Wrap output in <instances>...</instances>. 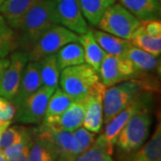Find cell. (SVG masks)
<instances>
[{"instance_id":"3","label":"cell","mask_w":161,"mask_h":161,"mask_svg":"<svg viewBox=\"0 0 161 161\" xmlns=\"http://www.w3.org/2000/svg\"><path fill=\"white\" fill-rule=\"evenodd\" d=\"M143 84L136 80H128L106 88L103 97V123H108L125 109L143 91Z\"/></svg>"},{"instance_id":"8","label":"cell","mask_w":161,"mask_h":161,"mask_svg":"<svg viewBox=\"0 0 161 161\" xmlns=\"http://www.w3.org/2000/svg\"><path fill=\"white\" fill-rule=\"evenodd\" d=\"M146 103L147 100L143 97V94H141L132 103L129 104L125 109L122 110L108 123L106 124L104 132L100 134L99 137L95 139L93 143L105 148L110 155H112L114 152L115 141L121 130L125 125V124L132 117V115L146 107Z\"/></svg>"},{"instance_id":"15","label":"cell","mask_w":161,"mask_h":161,"mask_svg":"<svg viewBox=\"0 0 161 161\" xmlns=\"http://www.w3.org/2000/svg\"><path fill=\"white\" fill-rule=\"evenodd\" d=\"M40 0H5L0 4V14L13 30L16 29L18 23L30 9Z\"/></svg>"},{"instance_id":"1","label":"cell","mask_w":161,"mask_h":161,"mask_svg":"<svg viewBox=\"0 0 161 161\" xmlns=\"http://www.w3.org/2000/svg\"><path fill=\"white\" fill-rule=\"evenodd\" d=\"M56 24H58L57 2L40 0L24 14L15 29L21 50L28 53L40 37Z\"/></svg>"},{"instance_id":"14","label":"cell","mask_w":161,"mask_h":161,"mask_svg":"<svg viewBox=\"0 0 161 161\" xmlns=\"http://www.w3.org/2000/svg\"><path fill=\"white\" fill-rule=\"evenodd\" d=\"M42 86L40 76V64L37 61H29L23 69L21 81L15 97L12 102L17 107L23 99L36 92Z\"/></svg>"},{"instance_id":"30","label":"cell","mask_w":161,"mask_h":161,"mask_svg":"<svg viewBox=\"0 0 161 161\" xmlns=\"http://www.w3.org/2000/svg\"><path fill=\"white\" fill-rule=\"evenodd\" d=\"M75 161H113V159L105 148L93 143L88 150L80 153Z\"/></svg>"},{"instance_id":"28","label":"cell","mask_w":161,"mask_h":161,"mask_svg":"<svg viewBox=\"0 0 161 161\" xmlns=\"http://www.w3.org/2000/svg\"><path fill=\"white\" fill-rule=\"evenodd\" d=\"M29 136H31L29 130L25 127L19 125L8 126L0 134V150H5L12 144L16 143Z\"/></svg>"},{"instance_id":"38","label":"cell","mask_w":161,"mask_h":161,"mask_svg":"<svg viewBox=\"0 0 161 161\" xmlns=\"http://www.w3.org/2000/svg\"><path fill=\"white\" fill-rule=\"evenodd\" d=\"M52 1H55V2H58V1H60V0H52Z\"/></svg>"},{"instance_id":"6","label":"cell","mask_w":161,"mask_h":161,"mask_svg":"<svg viewBox=\"0 0 161 161\" xmlns=\"http://www.w3.org/2000/svg\"><path fill=\"white\" fill-rule=\"evenodd\" d=\"M77 40L78 34L60 24H56L47 30L27 53L29 61L40 62L49 55L57 54L64 45Z\"/></svg>"},{"instance_id":"29","label":"cell","mask_w":161,"mask_h":161,"mask_svg":"<svg viewBox=\"0 0 161 161\" xmlns=\"http://www.w3.org/2000/svg\"><path fill=\"white\" fill-rule=\"evenodd\" d=\"M14 45V30L0 14V58H6Z\"/></svg>"},{"instance_id":"37","label":"cell","mask_w":161,"mask_h":161,"mask_svg":"<svg viewBox=\"0 0 161 161\" xmlns=\"http://www.w3.org/2000/svg\"><path fill=\"white\" fill-rule=\"evenodd\" d=\"M4 1H5V0H0V4H2V3H3Z\"/></svg>"},{"instance_id":"17","label":"cell","mask_w":161,"mask_h":161,"mask_svg":"<svg viewBox=\"0 0 161 161\" xmlns=\"http://www.w3.org/2000/svg\"><path fill=\"white\" fill-rule=\"evenodd\" d=\"M76 100H79V98L71 96L64 92L61 88L57 87L48 100L46 113L41 123L47 124L56 120Z\"/></svg>"},{"instance_id":"40","label":"cell","mask_w":161,"mask_h":161,"mask_svg":"<svg viewBox=\"0 0 161 161\" xmlns=\"http://www.w3.org/2000/svg\"><path fill=\"white\" fill-rule=\"evenodd\" d=\"M158 1H159V2H160V1H161V0H158Z\"/></svg>"},{"instance_id":"33","label":"cell","mask_w":161,"mask_h":161,"mask_svg":"<svg viewBox=\"0 0 161 161\" xmlns=\"http://www.w3.org/2000/svg\"><path fill=\"white\" fill-rule=\"evenodd\" d=\"M140 25L147 34L154 38H161V22L159 19L141 21Z\"/></svg>"},{"instance_id":"22","label":"cell","mask_w":161,"mask_h":161,"mask_svg":"<svg viewBox=\"0 0 161 161\" xmlns=\"http://www.w3.org/2000/svg\"><path fill=\"white\" fill-rule=\"evenodd\" d=\"M115 0H79L81 13L89 23L97 26L104 13Z\"/></svg>"},{"instance_id":"4","label":"cell","mask_w":161,"mask_h":161,"mask_svg":"<svg viewBox=\"0 0 161 161\" xmlns=\"http://www.w3.org/2000/svg\"><path fill=\"white\" fill-rule=\"evenodd\" d=\"M98 81V73L86 63L64 68L59 77L60 88L79 99H85Z\"/></svg>"},{"instance_id":"35","label":"cell","mask_w":161,"mask_h":161,"mask_svg":"<svg viewBox=\"0 0 161 161\" xmlns=\"http://www.w3.org/2000/svg\"><path fill=\"white\" fill-rule=\"evenodd\" d=\"M8 64H9V59H6V58H0V82Z\"/></svg>"},{"instance_id":"10","label":"cell","mask_w":161,"mask_h":161,"mask_svg":"<svg viewBox=\"0 0 161 161\" xmlns=\"http://www.w3.org/2000/svg\"><path fill=\"white\" fill-rule=\"evenodd\" d=\"M29 62L26 52L16 51L12 54L9 64L4 72L0 82V97L13 100L18 91L23 69Z\"/></svg>"},{"instance_id":"19","label":"cell","mask_w":161,"mask_h":161,"mask_svg":"<svg viewBox=\"0 0 161 161\" xmlns=\"http://www.w3.org/2000/svg\"><path fill=\"white\" fill-rule=\"evenodd\" d=\"M92 32L100 47L108 55L122 57L132 45L129 40L109 34L103 31H92Z\"/></svg>"},{"instance_id":"9","label":"cell","mask_w":161,"mask_h":161,"mask_svg":"<svg viewBox=\"0 0 161 161\" xmlns=\"http://www.w3.org/2000/svg\"><path fill=\"white\" fill-rule=\"evenodd\" d=\"M141 74L125 56L107 54L99 66L98 75L106 88L132 79Z\"/></svg>"},{"instance_id":"23","label":"cell","mask_w":161,"mask_h":161,"mask_svg":"<svg viewBox=\"0 0 161 161\" xmlns=\"http://www.w3.org/2000/svg\"><path fill=\"white\" fill-rule=\"evenodd\" d=\"M129 41L133 47L148 52L157 58L160 56L161 38H154L147 34L141 25L133 31Z\"/></svg>"},{"instance_id":"32","label":"cell","mask_w":161,"mask_h":161,"mask_svg":"<svg viewBox=\"0 0 161 161\" xmlns=\"http://www.w3.org/2000/svg\"><path fill=\"white\" fill-rule=\"evenodd\" d=\"M31 143H32L31 138V136H29V137H26L22 141L18 142L16 143L12 144L9 147L6 148L5 150H3L2 151L4 153V156L6 157V158L7 159V158H13L14 156L20 154L27 146H29Z\"/></svg>"},{"instance_id":"26","label":"cell","mask_w":161,"mask_h":161,"mask_svg":"<svg viewBox=\"0 0 161 161\" xmlns=\"http://www.w3.org/2000/svg\"><path fill=\"white\" fill-rule=\"evenodd\" d=\"M59 156L54 145L43 139H37L30 149L27 161H56Z\"/></svg>"},{"instance_id":"20","label":"cell","mask_w":161,"mask_h":161,"mask_svg":"<svg viewBox=\"0 0 161 161\" xmlns=\"http://www.w3.org/2000/svg\"><path fill=\"white\" fill-rule=\"evenodd\" d=\"M129 161H161V125L157 126L150 140L131 155Z\"/></svg>"},{"instance_id":"24","label":"cell","mask_w":161,"mask_h":161,"mask_svg":"<svg viewBox=\"0 0 161 161\" xmlns=\"http://www.w3.org/2000/svg\"><path fill=\"white\" fill-rule=\"evenodd\" d=\"M124 56L131 61L133 66L139 72L155 69L159 63V60L157 57L142 50L136 47H133L132 45H131V47L127 49Z\"/></svg>"},{"instance_id":"27","label":"cell","mask_w":161,"mask_h":161,"mask_svg":"<svg viewBox=\"0 0 161 161\" xmlns=\"http://www.w3.org/2000/svg\"><path fill=\"white\" fill-rule=\"evenodd\" d=\"M73 133V149L74 153L76 158L80 153L84 152L91 146L95 141V133L90 132L83 126L79 127Z\"/></svg>"},{"instance_id":"31","label":"cell","mask_w":161,"mask_h":161,"mask_svg":"<svg viewBox=\"0 0 161 161\" xmlns=\"http://www.w3.org/2000/svg\"><path fill=\"white\" fill-rule=\"evenodd\" d=\"M15 106L11 100L0 97V120L12 122L15 115Z\"/></svg>"},{"instance_id":"25","label":"cell","mask_w":161,"mask_h":161,"mask_svg":"<svg viewBox=\"0 0 161 161\" xmlns=\"http://www.w3.org/2000/svg\"><path fill=\"white\" fill-rule=\"evenodd\" d=\"M40 64V76L42 86L56 89L59 83L61 70L59 69L56 54L49 55L43 58Z\"/></svg>"},{"instance_id":"2","label":"cell","mask_w":161,"mask_h":161,"mask_svg":"<svg viewBox=\"0 0 161 161\" xmlns=\"http://www.w3.org/2000/svg\"><path fill=\"white\" fill-rule=\"evenodd\" d=\"M151 116L145 107L128 120L119 132L115 145L120 153L132 155L145 143L150 134Z\"/></svg>"},{"instance_id":"11","label":"cell","mask_w":161,"mask_h":161,"mask_svg":"<svg viewBox=\"0 0 161 161\" xmlns=\"http://www.w3.org/2000/svg\"><path fill=\"white\" fill-rule=\"evenodd\" d=\"M106 87L98 81L88 94L84 104L82 126L90 132L98 133L103 125V97Z\"/></svg>"},{"instance_id":"7","label":"cell","mask_w":161,"mask_h":161,"mask_svg":"<svg viewBox=\"0 0 161 161\" xmlns=\"http://www.w3.org/2000/svg\"><path fill=\"white\" fill-rule=\"evenodd\" d=\"M54 91V88L41 86L37 92L23 99L15 108V121L25 125L40 124L44 118L48 100Z\"/></svg>"},{"instance_id":"18","label":"cell","mask_w":161,"mask_h":161,"mask_svg":"<svg viewBox=\"0 0 161 161\" xmlns=\"http://www.w3.org/2000/svg\"><path fill=\"white\" fill-rule=\"evenodd\" d=\"M78 42L82 47L85 63L91 65L98 74L99 66L107 53L104 51L94 39L92 31H88L83 34L78 35Z\"/></svg>"},{"instance_id":"36","label":"cell","mask_w":161,"mask_h":161,"mask_svg":"<svg viewBox=\"0 0 161 161\" xmlns=\"http://www.w3.org/2000/svg\"><path fill=\"white\" fill-rule=\"evenodd\" d=\"M0 161H6V157L4 156V153L1 150H0Z\"/></svg>"},{"instance_id":"12","label":"cell","mask_w":161,"mask_h":161,"mask_svg":"<svg viewBox=\"0 0 161 161\" xmlns=\"http://www.w3.org/2000/svg\"><path fill=\"white\" fill-rule=\"evenodd\" d=\"M58 23L76 34L89 31L88 22L80 7L79 0H60L57 2Z\"/></svg>"},{"instance_id":"21","label":"cell","mask_w":161,"mask_h":161,"mask_svg":"<svg viewBox=\"0 0 161 161\" xmlns=\"http://www.w3.org/2000/svg\"><path fill=\"white\" fill-rule=\"evenodd\" d=\"M59 69L62 70L74 65L85 63L82 47L77 41H73L60 48L56 54Z\"/></svg>"},{"instance_id":"34","label":"cell","mask_w":161,"mask_h":161,"mask_svg":"<svg viewBox=\"0 0 161 161\" xmlns=\"http://www.w3.org/2000/svg\"><path fill=\"white\" fill-rule=\"evenodd\" d=\"M31 145H32V143L31 144V145H29V146H27L20 154L14 156V157H13V158H7L6 161H27L28 154H29L30 149H31Z\"/></svg>"},{"instance_id":"5","label":"cell","mask_w":161,"mask_h":161,"mask_svg":"<svg viewBox=\"0 0 161 161\" xmlns=\"http://www.w3.org/2000/svg\"><path fill=\"white\" fill-rule=\"evenodd\" d=\"M141 21L119 3H114L106 10L98 26L101 31L129 40Z\"/></svg>"},{"instance_id":"16","label":"cell","mask_w":161,"mask_h":161,"mask_svg":"<svg viewBox=\"0 0 161 161\" xmlns=\"http://www.w3.org/2000/svg\"><path fill=\"white\" fill-rule=\"evenodd\" d=\"M118 2L140 21L158 19L160 16L158 0H118Z\"/></svg>"},{"instance_id":"39","label":"cell","mask_w":161,"mask_h":161,"mask_svg":"<svg viewBox=\"0 0 161 161\" xmlns=\"http://www.w3.org/2000/svg\"><path fill=\"white\" fill-rule=\"evenodd\" d=\"M56 161H62V160H61L60 158H58V159H57V160H56Z\"/></svg>"},{"instance_id":"13","label":"cell","mask_w":161,"mask_h":161,"mask_svg":"<svg viewBox=\"0 0 161 161\" xmlns=\"http://www.w3.org/2000/svg\"><path fill=\"white\" fill-rule=\"evenodd\" d=\"M85 99H79L75 101L56 120L47 124L40 123V126L53 130H61L73 132L79 127L82 126Z\"/></svg>"}]
</instances>
